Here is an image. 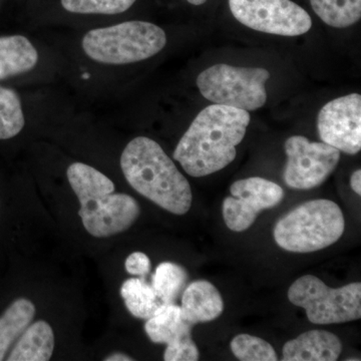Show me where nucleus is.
Masks as SVG:
<instances>
[{"label": "nucleus", "mask_w": 361, "mask_h": 361, "mask_svg": "<svg viewBox=\"0 0 361 361\" xmlns=\"http://www.w3.org/2000/svg\"><path fill=\"white\" fill-rule=\"evenodd\" d=\"M250 120L245 110L211 104L180 137L173 158L194 178L223 170L236 158L237 146L243 141Z\"/></svg>", "instance_id": "nucleus-1"}, {"label": "nucleus", "mask_w": 361, "mask_h": 361, "mask_svg": "<svg viewBox=\"0 0 361 361\" xmlns=\"http://www.w3.org/2000/svg\"><path fill=\"white\" fill-rule=\"evenodd\" d=\"M126 180L137 193L175 215L191 209L193 195L189 180L154 140L137 137L121 156Z\"/></svg>", "instance_id": "nucleus-2"}, {"label": "nucleus", "mask_w": 361, "mask_h": 361, "mask_svg": "<svg viewBox=\"0 0 361 361\" xmlns=\"http://www.w3.org/2000/svg\"><path fill=\"white\" fill-rule=\"evenodd\" d=\"M68 183L80 201L85 229L104 238L127 231L139 218L141 209L133 197L116 193L110 178L87 164L75 161L66 171Z\"/></svg>", "instance_id": "nucleus-3"}, {"label": "nucleus", "mask_w": 361, "mask_h": 361, "mask_svg": "<svg viewBox=\"0 0 361 361\" xmlns=\"http://www.w3.org/2000/svg\"><path fill=\"white\" fill-rule=\"evenodd\" d=\"M167 44L160 26L142 20H129L85 32L82 49L87 58L106 66L140 63L157 56Z\"/></svg>", "instance_id": "nucleus-4"}, {"label": "nucleus", "mask_w": 361, "mask_h": 361, "mask_svg": "<svg viewBox=\"0 0 361 361\" xmlns=\"http://www.w3.org/2000/svg\"><path fill=\"white\" fill-rule=\"evenodd\" d=\"M344 227L341 207L326 199H318L301 204L278 221L274 239L284 250L311 253L336 243Z\"/></svg>", "instance_id": "nucleus-5"}, {"label": "nucleus", "mask_w": 361, "mask_h": 361, "mask_svg": "<svg viewBox=\"0 0 361 361\" xmlns=\"http://www.w3.org/2000/svg\"><path fill=\"white\" fill-rule=\"evenodd\" d=\"M269 78L265 68L220 63L202 71L196 82L202 96L213 104L251 111L266 104L265 84Z\"/></svg>", "instance_id": "nucleus-6"}, {"label": "nucleus", "mask_w": 361, "mask_h": 361, "mask_svg": "<svg viewBox=\"0 0 361 361\" xmlns=\"http://www.w3.org/2000/svg\"><path fill=\"white\" fill-rule=\"evenodd\" d=\"M289 301L304 308L314 324H336L361 318L360 282L330 288L319 278L304 275L291 285Z\"/></svg>", "instance_id": "nucleus-7"}, {"label": "nucleus", "mask_w": 361, "mask_h": 361, "mask_svg": "<svg viewBox=\"0 0 361 361\" xmlns=\"http://www.w3.org/2000/svg\"><path fill=\"white\" fill-rule=\"evenodd\" d=\"M229 6L239 23L260 32L298 37L312 26L307 11L291 0H229Z\"/></svg>", "instance_id": "nucleus-8"}, {"label": "nucleus", "mask_w": 361, "mask_h": 361, "mask_svg": "<svg viewBox=\"0 0 361 361\" xmlns=\"http://www.w3.org/2000/svg\"><path fill=\"white\" fill-rule=\"evenodd\" d=\"M287 155L283 179L294 190H310L319 187L334 173L341 152L325 144L310 142L303 135H293L284 145Z\"/></svg>", "instance_id": "nucleus-9"}, {"label": "nucleus", "mask_w": 361, "mask_h": 361, "mask_svg": "<svg viewBox=\"0 0 361 361\" xmlns=\"http://www.w3.org/2000/svg\"><path fill=\"white\" fill-rule=\"evenodd\" d=\"M231 196L223 202L226 226L231 231L243 232L253 225L259 214L281 203L284 191L279 185L263 178L236 180L230 187Z\"/></svg>", "instance_id": "nucleus-10"}, {"label": "nucleus", "mask_w": 361, "mask_h": 361, "mask_svg": "<svg viewBox=\"0 0 361 361\" xmlns=\"http://www.w3.org/2000/svg\"><path fill=\"white\" fill-rule=\"evenodd\" d=\"M320 139L339 152L356 155L361 149V96L350 94L325 104L318 114Z\"/></svg>", "instance_id": "nucleus-11"}, {"label": "nucleus", "mask_w": 361, "mask_h": 361, "mask_svg": "<svg viewBox=\"0 0 361 361\" xmlns=\"http://www.w3.org/2000/svg\"><path fill=\"white\" fill-rule=\"evenodd\" d=\"M342 351L341 339L325 330H311L283 346L284 361H336Z\"/></svg>", "instance_id": "nucleus-12"}, {"label": "nucleus", "mask_w": 361, "mask_h": 361, "mask_svg": "<svg viewBox=\"0 0 361 361\" xmlns=\"http://www.w3.org/2000/svg\"><path fill=\"white\" fill-rule=\"evenodd\" d=\"M224 302L220 292L206 280H198L188 285L183 291L182 316L188 323L213 322L222 315Z\"/></svg>", "instance_id": "nucleus-13"}, {"label": "nucleus", "mask_w": 361, "mask_h": 361, "mask_svg": "<svg viewBox=\"0 0 361 361\" xmlns=\"http://www.w3.org/2000/svg\"><path fill=\"white\" fill-rule=\"evenodd\" d=\"M39 61L37 47L25 35L0 37V80L30 73Z\"/></svg>", "instance_id": "nucleus-14"}, {"label": "nucleus", "mask_w": 361, "mask_h": 361, "mask_svg": "<svg viewBox=\"0 0 361 361\" xmlns=\"http://www.w3.org/2000/svg\"><path fill=\"white\" fill-rule=\"evenodd\" d=\"M192 327L193 325L183 318L180 306L171 303L161 304L154 315L147 319L145 330L152 341L170 345L192 337Z\"/></svg>", "instance_id": "nucleus-15"}, {"label": "nucleus", "mask_w": 361, "mask_h": 361, "mask_svg": "<svg viewBox=\"0 0 361 361\" xmlns=\"http://www.w3.org/2000/svg\"><path fill=\"white\" fill-rule=\"evenodd\" d=\"M54 349V334L44 320L28 325L9 355V361H47Z\"/></svg>", "instance_id": "nucleus-16"}, {"label": "nucleus", "mask_w": 361, "mask_h": 361, "mask_svg": "<svg viewBox=\"0 0 361 361\" xmlns=\"http://www.w3.org/2000/svg\"><path fill=\"white\" fill-rule=\"evenodd\" d=\"M35 315V304L28 299L20 298L0 317V360H4L13 341L27 329Z\"/></svg>", "instance_id": "nucleus-17"}, {"label": "nucleus", "mask_w": 361, "mask_h": 361, "mask_svg": "<svg viewBox=\"0 0 361 361\" xmlns=\"http://www.w3.org/2000/svg\"><path fill=\"white\" fill-rule=\"evenodd\" d=\"M121 296L130 314L141 319H149L161 305L153 286L145 278H130L121 287Z\"/></svg>", "instance_id": "nucleus-18"}, {"label": "nucleus", "mask_w": 361, "mask_h": 361, "mask_svg": "<svg viewBox=\"0 0 361 361\" xmlns=\"http://www.w3.org/2000/svg\"><path fill=\"white\" fill-rule=\"evenodd\" d=\"M313 11L327 25L345 28L361 18V0H310Z\"/></svg>", "instance_id": "nucleus-19"}, {"label": "nucleus", "mask_w": 361, "mask_h": 361, "mask_svg": "<svg viewBox=\"0 0 361 361\" xmlns=\"http://www.w3.org/2000/svg\"><path fill=\"white\" fill-rule=\"evenodd\" d=\"M188 278L189 275L182 266L163 262L156 268L152 278V286L161 304L175 303L186 288Z\"/></svg>", "instance_id": "nucleus-20"}, {"label": "nucleus", "mask_w": 361, "mask_h": 361, "mask_svg": "<svg viewBox=\"0 0 361 361\" xmlns=\"http://www.w3.org/2000/svg\"><path fill=\"white\" fill-rule=\"evenodd\" d=\"M25 126L20 94L0 85V140L13 139Z\"/></svg>", "instance_id": "nucleus-21"}, {"label": "nucleus", "mask_w": 361, "mask_h": 361, "mask_svg": "<svg viewBox=\"0 0 361 361\" xmlns=\"http://www.w3.org/2000/svg\"><path fill=\"white\" fill-rule=\"evenodd\" d=\"M233 355L241 361H276V351L260 337L242 334L235 336L230 343Z\"/></svg>", "instance_id": "nucleus-22"}, {"label": "nucleus", "mask_w": 361, "mask_h": 361, "mask_svg": "<svg viewBox=\"0 0 361 361\" xmlns=\"http://www.w3.org/2000/svg\"><path fill=\"white\" fill-rule=\"evenodd\" d=\"M137 0H61L66 11L75 14L116 16L126 13Z\"/></svg>", "instance_id": "nucleus-23"}, {"label": "nucleus", "mask_w": 361, "mask_h": 361, "mask_svg": "<svg viewBox=\"0 0 361 361\" xmlns=\"http://www.w3.org/2000/svg\"><path fill=\"white\" fill-rule=\"evenodd\" d=\"M199 356L200 353L192 337H188L186 339L167 345L164 353V360L197 361L199 360Z\"/></svg>", "instance_id": "nucleus-24"}, {"label": "nucleus", "mask_w": 361, "mask_h": 361, "mask_svg": "<svg viewBox=\"0 0 361 361\" xmlns=\"http://www.w3.org/2000/svg\"><path fill=\"white\" fill-rule=\"evenodd\" d=\"M125 267L129 274L145 278L151 271V260L142 252H134L126 260Z\"/></svg>", "instance_id": "nucleus-25"}, {"label": "nucleus", "mask_w": 361, "mask_h": 361, "mask_svg": "<svg viewBox=\"0 0 361 361\" xmlns=\"http://www.w3.org/2000/svg\"><path fill=\"white\" fill-rule=\"evenodd\" d=\"M350 186L358 196L361 195V171L357 170L351 175Z\"/></svg>", "instance_id": "nucleus-26"}, {"label": "nucleus", "mask_w": 361, "mask_h": 361, "mask_svg": "<svg viewBox=\"0 0 361 361\" xmlns=\"http://www.w3.org/2000/svg\"><path fill=\"white\" fill-rule=\"evenodd\" d=\"M104 360L106 361H130L134 360L132 357H130L129 355H123V353H113V355L106 356V358H104Z\"/></svg>", "instance_id": "nucleus-27"}, {"label": "nucleus", "mask_w": 361, "mask_h": 361, "mask_svg": "<svg viewBox=\"0 0 361 361\" xmlns=\"http://www.w3.org/2000/svg\"><path fill=\"white\" fill-rule=\"evenodd\" d=\"M186 1L193 4V6H202V4H205L207 0H186Z\"/></svg>", "instance_id": "nucleus-28"}]
</instances>
